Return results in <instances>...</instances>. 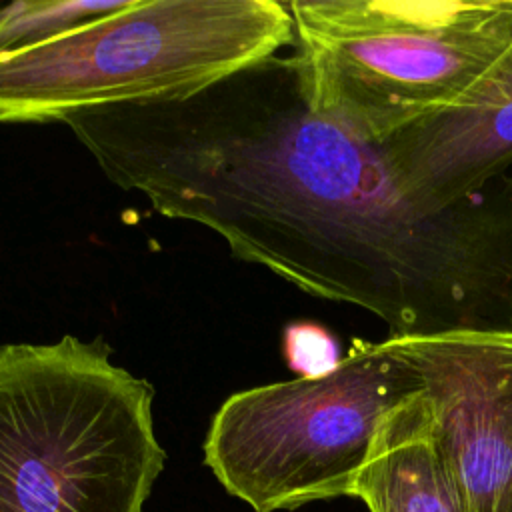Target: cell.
I'll return each mask as SVG.
<instances>
[{"mask_svg":"<svg viewBox=\"0 0 512 512\" xmlns=\"http://www.w3.org/2000/svg\"><path fill=\"white\" fill-rule=\"evenodd\" d=\"M392 338L422 378L464 512H512V332Z\"/></svg>","mask_w":512,"mask_h":512,"instance_id":"8992f818","label":"cell"},{"mask_svg":"<svg viewBox=\"0 0 512 512\" xmlns=\"http://www.w3.org/2000/svg\"><path fill=\"white\" fill-rule=\"evenodd\" d=\"M310 110L380 142L470 92L512 48V0H294Z\"/></svg>","mask_w":512,"mask_h":512,"instance_id":"277c9868","label":"cell"},{"mask_svg":"<svg viewBox=\"0 0 512 512\" xmlns=\"http://www.w3.org/2000/svg\"><path fill=\"white\" fill-rule=\"evenodd\" d=\"M126 184L306 294L392 336L512 332V176L448 206L408 194L376 146L314 114L296 56H268L134 126Z\"/></svg>","mask_w":512,"mask_h":512,"instance_id":"6da1fadb","label":"cell"},{"mask_svg":"<svg viewBox=\"0 0 512 512\" xmlns=\"http://www.w3.org/2000/svg\"><path fill=\"white\" fill-rule=\"evenodd\" d=\"M152 386L100 340L0 346V512H142L164 468Z\"/></svg>","mask_w":512,"mask_h":512,"instance_id":"7a4b0ae2","label":"cell"},{"mask_svg":"<svg viewBox=\"0 0 512 512\" xmlns=\"http://www.w3.org/2000/svg\"><path fill=\"white\" fill-rule=\"evenodd\" d=\"M130 0H20L0 8V54L48 40L128 6Z\"/></svg>","mask_w":512,"mask_h":512,"instance_id":"9c48e42d","label":"cell"},{"mask_svg":"<svg viewBox=\"0 0 512 512\" xmlns=\"http://www.w3.org/2000/svg\"><path fill=\"white\" fill-rule=\"evenodd\" d=\"M290 44L294 22L276 0H130L0 54V122L186 98Z\"/></svg>","mask_w":512,"mask_h":512,"instance_id":"3957f363","label":"cell"},{"mask_svg":"<svg viewBox=\"0 0 512 512\" xmlns=\"http://www.w3.org/2000/svg\"><path fill=\"white\" fill-rule=\"evenodd\" d=\"M372 144L422 204L448 206L486 190L512 166V48L458 102Z\"/></svg>","mask_w":512,"mask_h":512,"instance_id":"52a82bcc","label":"cell"},{"mask_svg":"<svg viewBox=\"0 0 512 512\" xmlns=\"http://www.w3.org/2000/svg\"><path fill=\"white\" fill-rule=\"evenodd\" d=\"M352 496L370 512H464L424 392L386 416Z\"/></svg>","mask_w":512,"mask_h":512,"instance_id":"ba28073f","label":"cell"},{"mask_svg":"<svg viewBox=\"0 0 512 512\" xmlns=\"http://www.w3.org/2000/svg\"><path fill=\"white\" fill-rule=\"evenodd\" d=\"M284 356L298 378H314L328 374L342 360L334 336L310 322H296L284 330Z\"/></svg>","mask_w":512,"mask_h":512,"instance_id":"30bf717a","label":"cell"},{"mask_svg":"<svg viewBox=\"0 0 512 512\" xmlns=\"http://www.w3.org/2000/svg\"><path fill=\"white\" fill-rule=\"evenodd\" d=\"M422 392L396 338L356 340L328 374L232 394L210 422L204 464L256 512L352 496L386 416Z\"/></svg>","mask_w":512,"mask_h":512,"instance_id":"5b68a950","label":"cell"}]
</instances>
